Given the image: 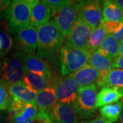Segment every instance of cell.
Masks as SVG:
<instances>
[{
  "mask_svg": "<svg viewBox=\"0 0 123 123\" xmlns=\"http://www.w3.org/2000/svg\"><path fill=\"white\" fill-rule=\"evenodd\" d=\"M38 54L40 57L52 58L56 56L64 43V36L53 21H49L37 27Z\"/></svg>",
  "mask_w": 123,
  "mask_h": 123,
  "instance_id": "1",
  "label": "cell"
},
{
  "mask_svg": "<svg viewBox=\"0 0 123 123\" xmlns=\"http://www.w3.org/2000/svg\"><path fill=\"white\" fill-rule=\"evenodd\" d=\"M91 54L86 50L79 49L64 45L61 48L60 55L62 76L73 75L88 64Z\"/></svg>",
  "mask_w": 123,
  "mask_h": 123,
  "instance_id": "2",
  "label": "cell"
},
{
  "mask_svg": "<svg viewBox=\"0 0 123 123\" xmlns=\"http://www.w3.org/2000/svg\"><path fill=\"white\" fill-rule=\"evenodd\" d=\"M26 70L23 52L19 51L5 57L0 64V81L6 86L21 81Z\"/></svg>",
  "mask_w": 123,
  "mask_h": 123,
  "instance_id": "3",
  "label": "cell"
},
{
  "mask_svg": "<svg viewBox=\"0 0 123 123\" xmlns=\"http://www.w3.org/2000/svg\"><path fill=\"white\" fill-rule=\"evenodd\" d=\"M32 3L33 0L11 1L6 18L10 31L17 32L30 25Z\"/></svg>",
  "mask_w": 123,
  "mask_h": 123,
  "instance_id": "4",
  "label": "cell"
},
{
  "mask_svg": "<svg viewBox=\"0 0 123 123\" xmlns=\"http://www.w3.org/2000/svg\"><path fill=\"white\" fill-rule=\"evenodd\" d=\"M97 85L93 84L79 89L73 107L79 118L85 119L94 116L96 111L97 98Z\"/></svg>",
  "mask_w": 123,
  "mask_h": 123,
  "instance_id": "5",
  "label": "cell"
},
{
  "mask_svg": "<svg viewBox=\"0 0 123 123\" xmlns=\"http://www.w3.org/2000/svg\"><path fill=\"white\" fill-rule=\"evenodd\" d=\"M83 4V1H68L66 4L53 15V22L64 36L68 35Z\"/></svg>",
  "mask_w": 123,
  "mask_h": 123,
  "instance_id": "6",
  "label": "cell"
},
{
  "mask_svg": "<svg viewBox=\"0 0 123 123\" xmlns=\"http://www.w3.org/2000/svg\"><path fill=\"white\" fill-rule=\"evenodd\" d=\"M54 89L58 103L64 104H73L80 87L72 77L68 75L54 79Z\"/></svg>",
  "mask_w": 123,
  "mask_h": 123,
  "instance_id": "7",
  "label": "cell"
},
{
  "mask_svg": "<svg viewBox=\"0 0 123 123\" xmlns=\"http://www.w3.org/2000/svg\"><path fill=\"white\" fill-rule=\"evenodd\" d=\"M93 30H94L85 23L77 19L68 35L67 36L65 45L87 51Z\"/></svg>",
  "mask_w": 123,
  "mask_h": 123,
  "instance_id": "8",
  "label": "cell"
},
{
  "mask_svg": "<svg viewBox=\"0 0 123 123\" xmlns=\"http://www.w3.org/2000/svg\"><path fill=\"white\" fill-rule=\"evenodd\" d=\"M77 19L85 23L92 30L101 25L103 23V10L101 1L84 2Z\"/></svg>",
  "mask_w": 123,
  "mask_h": 123,
  "instance_id": "9",
  "label": "cell"
},
{
  "mask_svg": "<svg viewBox=\"0 0 123 123\" xmlns=\"http://www.w3.org/2000/svg\"><path fill=\"white\" fill-rule=\"evenodd\" d=\"M17 45L23 53H34L37 48V28L28 25L17 32Z\"/></svg>",
  "mask_w": 123,
  "mask_h": 123,
  "instance_id": "10",
  "label": "cell"
},
{
  "mask_svg": "<svg viewBox=\"0 0 123 123\" xmlns=\"http://www.w3.org/2000/svg\"><path fill=\"white\" fill-rule=\"evenodd\" d=\"M23 56L26 72L42 75L48 79H53L50 66L42 57L34 53L23 52Z\"/></svg>",
  "mask_w": 123,
  "mask_h": 123,
  "instance_id": "11",
  "label": "cell"
},
{
  "mask_svg": "<svg viewBox=\"0 0 123 123\" xmlns=\"http://www.w3.org/2000/svg\"><path fill=\"white\" fill-rule=\"evenodd\" d=\"M49 110L55 123H78L77 115L71 105L57 103Z\"/></svg>",
  "mask_w": 123,
  "mask_h": 123,
  "instance_id": "12",
  "label": "cell"
},
{
  "mask_svg": "<svg viewBox=\"0 0 123 123\" xmlns=\"http://www.w3.org/2000/svg\"><path fill=\"white\" fill-rule=\"evenodd\" d=\"M51 15L52 14L51 10L44 3V1L33 0L31 9L30 25L37 28L48 23Z\"/></svg>",
  "mask_w": 123,
  "mask_h": 123,
  "instance_id": "13",
  "label": "cell"
},
{
  "mask_svg": "<svg viewBox=\"0 0 123 123\" xmlns=\"http://www.w3.org/2000/svg\"><path fill=\"white\" fill-rule=\"evenodd\" d=\"M7 90L12 98L25 103H35L37 92L27 86L23 81L6 86Z\"/></svg>",
  "mask_w": 123,
  "mask_h": 123,
  "instance_id": "14",
  "label": "cell"
},
{
  "mask_svg": "<svg viewBox=\"0 0 123 123\" xmlns=\"http://www.w3.org/2000/svg\"><path fill=\"white\" fill-rule=\"evenodd\" d=\"M70 75H72L75 82L79 85L80 88L93 84L97 85L102 79L101 74L89 64L86 65Z\"/></svg>",
  "mask_w": 123,
  "mask_h": 123,
  "instance_id": "15",
  "label": "cell"
},
{
  "mask_svg": "<svg viewBox=\"0 0 123 123\" xmlns=\"http://www.w3.org/2000/svg\"><path fill=\"white\" fill-rule=\"evenodd\" d=\"M22 81L29 88L36 92H40L48 88H54L53 79H48L44 76L26 72Z\"/></svg>",
  "mask_w": 123,
  "mask_h": 123,
  "instance_id": "16",
  "label": "cell"
},
{
  "mask_svg": "<svg viewBox=\"0 0 123 123\" xmlns=\"http://www.w3.org/2000/svg\"><path fill=\"white\" fill-rule=\"evenodd\" d=\"M123 97V88H102L97 94L96 109L116 103Z\"/></svg>",
  "mask_w": 123,
  "mask_h": 123,
  "instance_id": "17",
  "label": "cell"
},
{
  "mask_svg": "<svg viewBox=\"0 0 123 123\" xmlns=\"http://www.w3.org/2000/svg\"><path fill=\"white\" fill-rule=\"evenodd\" d=\"M112 62V59L103 55L98 50H97L91 55L88 64L92 66L101 74L102 80L103 78L108 73V72L111 69Z\"/></svg>",
  "mask_w": 123,
  "mask_h": 123,
  "instance_id": "18",
  "label": "cell"
},
{
  "mask_svg": "<svg viewBox=\"0 0 123 123\" xmlns=\"http://www.w3.org/2000/svg\"><path fill=\"white\" fill-rule=\"evenodd\" d=\"M55 92L53 87L37 92L35 104L39 110H49L57 103Z\"/></svg>",
  "mask_w": 123,
  "mask_h": 123,
  "instance_id": "19",
  "label": "cell"
},
{
  "mask_svg": "<svg viewBox=\"0 0 123 123\" xmlns=\"http://www.w3.org/2000/svg\"><path fill=\"white\" fill-rule=\"evenodd\" d=\"M106 21L123 23V12L115 1H105L103 4V23Z\"/></svg>",
  "mask_w": 123,
  "mask_h": 123,
  "instance_id": "20",
  "label": "cell"
},
{
  "mask_svg": "<svg viewBox=\"0 0 123 123\" xmlns=\"http://www.w3.org/2000/svg\"><path fill=\"white\" fill-rule=\"evenodd\" d=\"M97 86L99 88H123V70L111 69Z\"/></svg>",
  "mask_w": 123,
  "mask_h": 123,
  "instance_id": "21",
  "label": "cell"
},
{
  "mask_svg": "<svg viewBox=\"0 0 123 123\" xmlns=\"http://www.w3.org/2000/svg\"><path fill=\"white\" fill-rule=\"evenodd\" d=\"M120 44V43L115 39L113 36L107 34L98 50L103 55L114 60L115 57L119 55Z\"/></svg>",
  "mask_w": 123,
  "mask_h": 123,
  "instance_id": "22",
  "label": "cell"
},
{
  "mask_svg": "<svg viewBox=\"0 0 123 123\" xmlns=\"http://www.w3.org/2000/svg\"><path fill=\"white\" fill-rule=\"evenodd\" d=\"M123 107V101L104 106L100 109L101 117L110 123H114L118 120Z\"/></svg>",
  "mask_w": 123,
  "mask_h": 123,
  "instance_id": "23",
  "label": "cell"
},
{
  "mask_svg": "<svg viewBox=\"0 0 123 123\" xmlns=\"http://www.w3.org/2000/svg\"><path fill=\"white\" fill-rule=\"evenodd\" d=\"M107 36V34L106 33L103 25L94 29L93 30L91 38L89 41L87 51L92 55L94 52H95L100 48Z\"/></svg>",
  "mask_w": 123,
  "mask_h": 123,
  "instance_id": "24",
  "label": "cell"
},
{
  "mask_svg": "<svg viewBox=\"0 0 123 123\" xmlns=\"http://www.w3.org/2000/svg\"><path fill=\"white\" fill-rule=\"evenodd\" d=\"M38 110L35 103H25L22 112L12 120V123H17L25 120H36Z\"/></svg>",
  "mask_w": 123,
  "mask_h": 123,
  "instance_id": "25",
  "label": "cell"
},
{
  "mask_svg": "<svg viewBox=\"0 0 123 123\" xmlns=\"http://www.w3.org/2000/svg\"><path fill=\"white\" fill-rule=\"evenodd\" d=\"M13 39L6 31L0 30V57H5L13 47Z\"/></svg>",
  "mask_w": 123,
  "mask_h": 123,
  "instance_id": "26",
  "label": "cell"
},
{
  "mask_svg": "<svg viewBox=\"0 0 123 123\" xmlns=\"http://www.w3.org/2000/svg\"><path fill=\"white\" fill-rule=\"evenodd\" d=\"M25 105V103H23L21 101H18L16 99L12 98L10 105L8 108V119L12 123V120L19 116L20 114L22 112L24 107Z\"/></svg>",
  "mask_w": 123,
  "mask_h": 123,
  "instance_id": "27",
  "label": "cell"
},
{
  "mask_svg": "<svg viewBox=\"0 0 123 123\" xmlns=\"http://www.w3.org/2000/svg\"><path fill=\"white\" fill-rule=\"evenodd\" d=\"M10 97L6 88V85L0 81V110H8L10 103Z\"/></svg>",
  "mask_w": 123,
  "mask_h": 123,
  "instance_id": "28",
  "label": "cell"
},
{
  "mask_svg": "<svg viewBox=\"0 0 123 123\" xmlns=\"http://www.w3.org/2000/svg\"><path fill=\"white\" fill-rule=\"evenodd\" d=\"M44 2L48 6L51 11V14L54 15L57 11L68 2L64 0H44Z\"/></svg>",
  "mask_w": 123,
  "mask_h": 123,
  "instance_id": "29",
  "label": "cell"
},
{
  "mask_svg": "<svg viewBox=\"0 0 123 123\" xmlns=\"http://www.w3.org/2000/svg\"><path fill=\"white\" fill-rule=\"evenodd\" d=\"M102 25L104 27L106 33L107 34L112 35L121 28V27L123 26V23L114 22V21H106V22L103 23Z\"/></svg>",
  "mask_w": 123,
  "mask_h": 123,
  "instance_id": "30",
  "label": "cell"
},
{
  "mask_svg": "<svg viewBox=\"0 0 123 123\" xmlns=\"http://www.w3.org/2000/svg\"><path fill=\"white\" fill-rule=\"evenodd\" d=\"M11 1L8 0H0V17L7 18L10 5Z\"/></svg>",
  "mask_w": 123,
  "mask_h": 123,
  "instance_id": "31",
  "label": "cell"
},
{
  "mask_svg": "<svg viewBox=\"0 0 123 123\" xmlns=\"http://www.w3.org/2000/svg\"><path fill=\"white\" fill-rule=\"evenodd\" d=\"M111 69L123 70V55H118L113 60L111 64Z\"/></svg>",
  "mask_w": 123,
  "mask_h": 123,
  "instance_id": "32",
  "label": "cell"
},
{
  "mask_svg": "<svg viewBox=\"0 0 123 123\" xmlns=\"http://www.w3.org/2000/svg\"><path fill=\"white\" fill-rule=\"evenodd\" d=\"M113 37L116 40L118 43H123V25L121 28L118 31H116L114 34H112Z\"/></svg>",
  "mask_w": 123,
  "mask_h": 123,
  "instance_id": "33",
  "label": "cell"
},
{
  "mask_svg": "<svg viewBox=\"0 0 123 123\" xmlns=\"http://www.w3.org/2000/svg\"><path fill=\"white\" fill-rule=\"evenodd\" d=\"M88 123H110L107 120H106L105 119H104L103 117L99 116L97 118L92 120L88 122Z\"/></svg>",
  "mask_w": 123,
  "mask_h": 123,
  "instance_id": "34",
  "label": "cell"
},
{
  "mask_svg": "<svg viewBox=\"0 0 123 123\" xmlns=\"http://www.w3.org/2000/svg\"><path fill=\"white\" fill-rule=\"evenodd\" d=\"M115 2L120 7V8L122 10L123 12V0H116Z\"/></svg>",
  "mask_w": 123,
  "mask_h": 123,
  "instance_id": "35",
  "label": "cell"
},
{
  "mask_svg": "<svg viewBox=\"0 0 123 123\" xmlns=\"http://www.w3.org/2000/svg\"><path fill=\"white\" fill-rule=\"evenodd\" d=\"M17 123H43V122L38 120H25V121Z\"/></svg>",
  "mask_w": 123,
  "mask_h": 123,
  "instance_id": "36",
  "label": "cell"
},
{
  "mask_svg": "<svg viewBox=\"0 0 123 123\" xmlns=\"http://www.w3.org/2000/svg\"><path fill=\"white\" fill-rule=\"evenodd\" d=\"M119 55H123V43H120L119 48Z\"/></svg>",
  "mask_w": 123,
  "mask_h": 123,
  "instance_id": "37",
  "label": "cell"
},
{
  "mask_svg": "<svg viewBox=\"0 0 123 123\" xmlns=\"http://www.w3.org/2000/svg\"><path fill=\"white\" fill-rule=\"evenodd\" d=\"M43 123H55L53 122V120L51 118V117H50V118H49L46 119L45 120L43 121Z\"/></svg>",
  "mask_w": 123,
  "mask_h": 123,
  "instance_id": "38",
  "label": "cell"
},
{
  "mask_svg": "<svg viewBox=\"0 0 123 123\" xmlns=\"http://www.w3.org/2000/svg\"><path fill=\"white\" fill-rule=\"evenodd\" d=\"M120 120H119V123H123V110L121 111V113L120 115Z\"/></svg>",
  "mask_w": 123,
  "mask_h": 123,
  "instance_id": "39",
  "label": "cell"
},
{
  "mask_svg": "<svg viewBox=\"0 0 123 123\" xmlns=\"http://www.w3.org/2000/svg\"><path fill=\"white\" fill-rule=\"evenodd\" d=\"M3 119H4V115L2 111L0 110V123H3Z\"/></svg>",
  "mask_w": 123,
  "mask_h": 123,
  "instance_id": "40",
  "label": "cell"
},
{
  "mask_svg": "<svg viewBox=\"0 0 123 123\" xmlns=\"http://www.w3.org/2000/svg\"><path fill=\"white\" fill-rule=\"evenodd\" d=\"M81 123H88V122H85V121H84V122H81Z\"/></svg>",
  "mask_w": 123,
  "mask_h": 123,
  "instance_id": "41",
  "label": "cell"
}]
</instances>
